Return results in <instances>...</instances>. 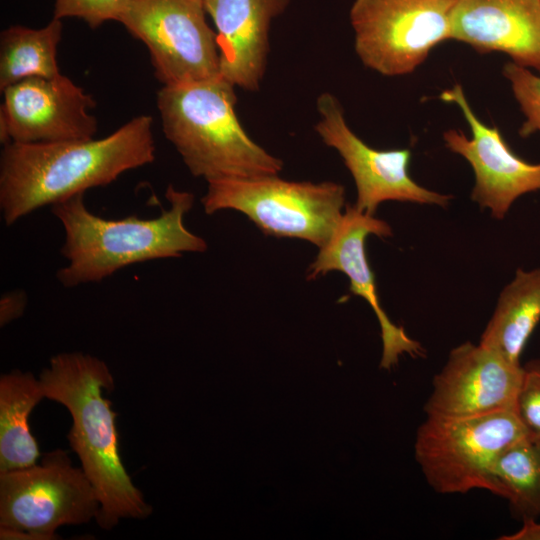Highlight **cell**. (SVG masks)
<instances>
[{
  "label": "cell",
  "instance_id": "obj_2",
  "mask_svg": "<svg viewBox=\"0 0 540 540\" xmlns=\"http://www.w3.org/2000/svg\"><path fill=\"white\" fill-rule=\"evenodd\" d=\"M39 379L45 398L62 404L71 414L67 439L96 491L97 524L111 530L121 519L149 517L153 508L120 457L117 413L103 396L104 389L111 392L115 386L107 364L82 352L60 353L50 359Z\"/></svg>",
  "mask_w": 540,
  "mask_h": 540
},
{
  "label": "cell",
  "instance_id": "obj_4",
  "mask_svg": "<svg viewBox=\"0 0 540 540\" xmlns=\"http://www.w3.org/2000/svg\"><path fill=\"white\" fill-rule=\"evenodd\" d=\"M235 86L221 75L163 86L156 97L162 129L195 177L278 175L283 161L244 130L235 112Z\"/></svg>",
  "mask_w": 540,
  "mask_h": 540
},
{
  "label": "cell",
  "instance_id": "obj_1",
  "mask_svg": "<svg viewBox=\"0 0 540 540\" xmlns=\"http://www.w3.org/2000/svg\"><path fill=\"white\" fill-rule=\"evenodd\" d=\"M152 124L151 116L139 115L101 139L5 144L0 157V208L5 224L152 163Z\"/></svg>",
  "mask_w": 540,
  "mask_h": 540
},
{
  "label": "cell",
  "instance_id": "obj_15",
  "mask_svg": "<svg viewBox=\"0 0 540 540\" xmlns=\"http://www.w3.org/2000/svg\"><path fill=\"white\" fill-rule=\"evenodd\" d=\"M216 28L219 74L249 92L259 90L270 51L272 21L290 0H203Z\"/></svg>",
  "mask_w": 540,
  "mask_h": 540
},
{
  "label": "cell",
  "instance_id": "obj_14",
  "mask_svg": "<svg viewBox=\"0 0 540 540\" xmlns=\"http://www.w3.org/2000/svg\"><path fill=\"white\" fill-rule=\"evenodd\" d=\"M369 235L387 238L392 236V228L386 221L361 212L354 205L346 206L333 235L319 248L309 266L307 278L316 279L330 271H340L348 277L349 290L365 299L376 314L383 345L380 367L391 369L403 354L419 357L423 356L424 349L403 327L394 324L380 305L365 248Z\"/></svg>",
  "mask_w": 540,
  "mask_h": 540
},
{
  "label": "cell",
  "instance_id": "obj_11",
  "mask_svg": "<svg viewBox=\"0 0 540 540\" xmlns=\"http://www.w3.org/2000/svg\"><path fill=\"white\" fill-rule=\"evenodd\" d=\"M0 141L49 143L94 138V98L68 77H31L3 91Z\"/></svg>",
  "mask_w": 540,
  "mask_h": 540
},
{
  "label": "cell",
  "instance_id": "obj_25",
  "mask_svg": "<svg viewBox=\"0 0 540 540\" xmlns=\"http://www.w3.org/2000/svg\"><path fill=\"white\" fill-rule=\"evenodd\" d=\"M500 540H540V521L527 519L519 530L514 533L502 535Z\"/></svg>",
  "mask_w": 540,
  "mask_h": 540
},
{
  "label": "cell",
  "instance_id": "obj_7",
  "mask_svg": "<svg viewBox=\"0 0 540 540\" xmlns=\"http://www.w3.org/2000/svg\"><path fill=\"white\" fill-rule=\"evenodd\" d=\"M455 0H354L349 12L362 64L388 77L413 73L451 39Z\"/></svg>",
  "mask_w": 540,
  "mask_h": 540
},
{
  "label": "cell",
  "instance_id": "obj_24",
  "mask_svg": "<svg viewBox=\"0 0 540 540\" xmlns=\"http://www.w3.org/2000/svg\"><path fill=\"white\" fill-rule=\"evenodd\" d=\"M27 305V295L22 290L7 292L0 300V326L21 317Z\"/></svg>",
  "mask_w": 540,
  "mask_h": 540
},
{
  "label": "cell",
  "instance_id": "obj_23",
  "mask_svg": "<svg viewBox=\"0 0 540 540\" xmlns=\"http://www.w3.org/2000/svg\"><path fill=\"white\" fill-rule=\"evenodd\" d=\"M131 0H55L53 18L77 17L91 29L115 20Z\"/></svg>",
  "mask_w": 540,
  "mask_h": 540
},
{
  "label": "cell",
  "instance_id": "obj_16",
  "mask_svg": "<svg viewBox=\"0 0 540 540\" xmlns=\"http://www.w3.org/2000/svg\"><path fill=\"white\" fill-rule=\"evenodd\" d=\"M451 40L540 74V0H455Z\"/></svg>",
  "mask_w": 540,
  "mask_h": 540
},
{
  "label": "cell",
  "instance_id": "obj_8",
  "mask_svg": "<svg viewBox=\"0 0 540 540\" xmlns=\"http://www.w3.org/2000/svg\"><path fill=\"white\" fill-rule=\"evenodd\" d=\"M98 510L94 487L63 449L45 453L39 464L0 473V527L54 540L59 527L87 523Z\"/></svg>",
  "mask_w": 540,
  "mask_h": 540
},
{
  "label": "cell",
  "instance_id": "obj_10",
  "mask_svg": "<svg viewBox=\"0 0 540 540\" xmlns=\"http://www.w3.org/2000/svg\"><path fill=\"white\" fill-rule=\"evenodd\" d=\"M316 108L320 118L315 131L351 173L357 193L354 206L359 211L374 215L385 201L449 205L452 195L427 189L411 177L410 149L378 150L367 145L349 127L340 101L330 92L318 96Z\"/></svg>",
  "mask_w": 540,
  "mask_h": 540
},
{
  "label": "cell",
  "instance_id": "obj_5",
  "mask_svg": "<svg viewBox=\"0 0 540 540\" xmlns=\"http://www.w3.org/2000/svg\"><path fill=\"white\" fill-rule=\"evenodd\" d=\"M201 202L206 214L237 210L266 235L303 239L321 248L343 216L345 188L332 181H288L278 175L223 178L208 182Z\"/></svg>",
  "mask_w": 540,
  "mask_h": 540
},
{
  "label": "cell",
  "instance_id": "obj_12",
  "mask_svg": "<svg viewBox=\"0 0 540 540\" xmlns=\"http://www.w3.org/2000/svg\"><path fill=\"white\" fill-rule=\"evenodd\" d=\"M440 99L457 105L471 132L468 137L459 129H449L443 133V141L446 148L463 157L474 172L472 201L501 220L520 196L540 191V163H530L517 156L497 126L482 122L460 84L442 91Z\"/></svg>",
  "mask_w": 540,
  "mask_h": 540
},
{
  "label": "cell",
  "instance_id": "obj_17",
  "mask_svg": "<svg viewBox=\"0 0 540 540\" xmlns=\"http://www.w3.org/2000/svg\"><path fill=\"white\" fill-rule=\"evenodd\" d=\"M539 321L540 268H519L502 289L479 343L521 365V354Z\"/></svg>",
  "mask_w": 540,
  "mask_h": 540
},
{
  "label": "cell",
  "instance_id": "obj_21",
  "mask_svg": "<svg viewBox=\"0 0 540 540\" xmlns=\"http://www.w3.org/2000/svg\"><path fill=\"white\" fill-rule=\"evenodd\" d=\"M502 73L525 117L519 135L528 137L540 133V74L512 61L503 66Z\"/></svg>",
  "mask_w": 540,
  "mask_h": 540
},
{
  "label": "cell",
  "instance_id": "obj_22",
  "mask_svg": "<svg viewBox=\"0 0 540 540\" xmlns=\"http://www.w3.org/2000/svg\"><path fill=\"white\" fill-rule=\"evenodd\" d=\"M514 410L527 435L540 441V360L523 366L522 380L516 396Z\"/></svg>",
  "mask_w": 540,
  "mask_h": 540
},
{
  "label": "cell",
  "instance_id": "obj_3",
  "mask_svg": "<svg viewBox=\"0 0 540 540\" xmlns=\"http://www.w3.org/2000/svg\"><path fill=\"white\" fill-rule=\"evenodd\" d=\"M83 195L77 194L51 207L65 231L61 254L69 264L57 271V279L65 287L99 282L131 264L207 249L206 241L183 223L194 203L190 192L169 185L165 196L170 207L157 218L133 215L119 220L91 213Z\"/></svg>",
  "mask_w": 540,
  "mask_h": 540
},
{
  "label": "cell",
  "instance_id": "obj_20",
  "mask_svg": "<svg viewBox=\"0 0 540 540\" xmlns=\"http://www.w3.org/2000/svg\"><path fill=\"white\" fill-rule=\"evenodd\" d=\"M497 496L522 521L540 518V441L529 436L509 446L494 468Z\"/></svg>",
  "mask_w": 540,
  "mask_h": 540
},
{
  "label": "cell",
  "instance_id": "obj_9",
  "mask_svg": "<svg viewBox=\"0 0 540 540\" xmlns=\"http://www.w3.org/2000/svg\"><path fill=\"white\" fill-rule=\"evenodd\" d=\"M203 0H131L116 18L147 47L163 86L219 74L216 32Z\"/></svg>",
  "mask_w": 540,
  "mask_h": 540
},
{
  "label": "cell",
  "instance_id": "obj_13",
  "mask_svg": "<svg viewBox=\"0 0 540 540\" xmlns=\"http://www.w3.org/2000/svg\"><path fill=\"white\" fill-rule=\"evenodd\" d=\"M523 366L482 344L453 348L432 382L424 411L433 417H471L514 409Z\"/></svg>",
  "mask_w": 540,
  "mask_h": 540
},
{
  "label": "cell",
  "instance_id": "obj_6",
  "mask_svg": "<svg viewBox=\"0 0 540 540\" xmlns=\"http://www.w3.org/2000/svg\"><path fill=\"white\" fill-rule=\"evenodd\" d=\"M528 436L514 409L471 417L427 416L415 436V459L428 484L441 494L483 489L496 495L495 464Z\"/></svg>",
  "mask_w": 540,
  "mask_h": 540
},
{
  "label": "cell",
  "instance_id": "obj_18",
  "mask_svg": "<svg viewBox=\"0 0 540 540\" xmlns=\"http://www.w3.org/2000/svg\"><path fill=\"white\" fill-rule=\"evenodd\" d=\"M43 398L40 379L31 372L13 370L1 375L0 473L37 464L41 454L29 417Z\"/></svg>",
  "mask_w": 540,
  "mask_h": 540
},
{
  "label": "cell",
  "instance_id": "obj_19",
  "mask_svg": "<svg viewBox=\"0 0 540 540\" xmlns=\"http://www.w3.org/2000/svg\"><path fill=\"white\" fill-rule=\"evenodd\" d=\"M62 20L53 18L38 29L14 25L0 35V90L31 77H55L60 73L57 48Z\"/></svg>",
  "mask_w": 540,
  "mask_h": 540
}]
</instances>
